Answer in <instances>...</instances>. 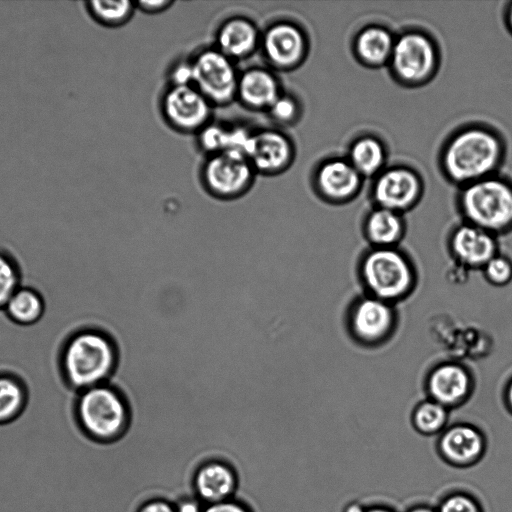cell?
Here are the masks:
<instances>
[{"mask_svg": "<svg viewBox=\"0 0 512 512\" xmlns=\"http://www.w3.org/2000/svg\"><path fill=\"white\" fill-rule=\"evenodd\" d=\"M506 142L494 127L470 122L454 129L443 141L437 156L442 177L457 188L499 173Z\"/></svg>", "mask_w": 512, "mask_h": 512, "instance_id": "6da1fadb", "label": "cell"}, {"mask_svg": "<svg viewBox=\"0 0 512 512\" xmlns=\"http://www.w3.org/2000/svg\"><path fill=\"white\" fill-rule=\"evenodd\" d=\"M118 347L102 324L72 329L59 344L56 369L61 383L74 394L109 382L118 365Z\"/></svg>", "mask_w": 512, "mask_h": 512, "instance_id": "7a4b0ae2", "label": "cell"}, {"mask_svg": "<svg viewBox=\"0 0 512 512\" xmlns=\"http://www.w3.org/2000/svg\"><path fill=\"white\" fill-rule=\"evenodd\" d=\"M71 411L79 432L99 444L119 440L131 425L129 404L111 382L75 393Z\"/></svg>", "mask_w": 512, "mask_h": 512, "instance_id": "3957f363", "label": "cell"}, {"mask_svg": "<svg viewBox=\"0 0 512 512\" xmlns=\"http://www.w3.org/2000/svg\"><path fill=\"white\" fill-rule=\"evenodd\" d=\"M364 294L393 305L405 300L418 285V271L411 257L398 247H369L357 264Z\"/></svg>", "mask_w": 512, "mask_h": 512, "instance_id": "277c9868", "label": "cell"}, {"mask_svg": "<svg viewBox=\"0 0 512 512\" xmlns=\"http://www.w3.org/2000/svg\"><path fill=\"white\" fill-rule=\"evenodd\" d=\"M455 203L461 221L497 237L512 231V181L499 173L458 188Z\"/></svg>", "mask_w": 512, "mask_h": 512, "instance_id": "5b68a950", "label": "cell"}, {"mask_svg": "<svg viewBox=\"0 0 512 512\" xmlns=\"http://www.w3.org/2000/svg\"><path fill=\"white\" fill-rule=\"evenodd\" d=\"M441 50L434 36L419 27H407L396 33L388 71L405 88L427 85L441 65Z\"/></svg>", "mask_w": 512, "mask_h": 512, "instance_id": "8992f818", "label": "cell"}, {"mask_svg": "<svg viewBox=\"0 0 512 512\" xmlns=\"http://www.w3.org/2000/svg\"><path fill=\"white\" fill-rule=\"evenodd\" d=\"M345 324L356 344L374 348L395 334L398 314L395 305L363 293L348 306Z\"/></svg>", "mask_w": 512, "mask_h": 512, "instance_id": "52a82bcc", "label": "cell"}, {"mask_svg": "<svg viewBox=\"0 0 512 512\" xmlns=\"http://www.w3.org/2000/svg\"><path fill=\"white\" fill-rule=\"evenodd\" d=\"M424 192L425 182L418 170L406 164H394L371 179L369 199L372 206L405 215L420 203Z\"/></svg>", "mask_w": 512, "mask_h": 512, "instance_id": "ba28073f", "label": "cell"}, {"mask_svg": "<svg viewBox=\"0 0 512 512\" xmlns=\"http://www.w3.org/2000/svg\"><path fill=\"white\" fill-rule=\"evenodd\" d=\"M193 86L212 104H227L237 95L239 76L232 59L218 49L201 52L192 61Z\"/></svg>", "mask_w": 512, "mask_h": 512, "instance_id": "9c48e42d", "label": "cell"}, {"mask_svg": "<svg viewBox=\"0 0 512 512\" xmlns=\"http://www.w3.org/2000/svg\"><path fill=\"white\" fill-rule=\"evenodd\" d=\"M365 179L343 156H330L314 169L312 185L316 195L330 205H345L355 200Z\"/></svg>", "mask_w": 512, "mask_h": 512, "instance_id": "30bf717a", "label": "cell"}, {"mask_svg": "<svg viewBox=\"0 0 512 512\" xmlns=\"http://www.w3.org/2000/svg\"><path fill=\"white\" fill-rule=\"evenodd\" d=\"M488 441L481 428L469 422L448 425L438 436L435 451L448 466L467 469L485 457Z\"/></svg>", "mask_w": 512, "mask_h": 512, "instance_id": "8fae6325", "label": "cell"}, {"mask_svg": "<svg viewBox=\"0 0 512 512\" xmlns=\"http://www.w3.org/2000/svg\"><path fill=\"white\" fill-rule=\"evenodd\" d=\"M254 168L249 159L234 151L213 154L203 169L209 191L220 198L241 195L251 184Z\"/></svg>", "mask_w": 512, "mask_h": 512, "instance_id": "7c38bea8", "label": "cell"}, {"mask_svg": "<svg viewBox=\"0 0 512 512\" xmlns=\"http://www.w3.org/2000/svg\"><path fill=\"white\" fill-rule=\"evenodd\" d=\"M424 386L427 398L452 410L470 399L475 380L465 365L455 361H444L429 370Z\"/></svg>", "mask_w": 512, "mask_h": 512, "instance_id": "4fadbf2b", "label": "cell"}, {"mask_svg": "<svg viewBox=\"0 0 512 512\" xmlns=\"http://www.w3.org/2000/svg\"><path fill=\"white\" fill-rule=\"evenodd\" d=\"M447 248L451 258L467 270H482L499 253L497 236L461 221L450 231Z\"/></svg>", "mask_w": 512, "mask_h": 512, "instance_id": "5bb4252c", "label": "cell"}, {"mask_svg": "<svg viewBox=\"0 0 512 512\" xmlns=\"http://www.w3.org/2000/svg\"><path fill=\"white\" fill-rule=\"evenodd\" d=\"M163 112L179 130H201L210 117L211 103L193 85L172 86L163 98Z\"/></svg>", "mask_w": 512, "mask_h": 512, "instance_id": "9a60e30c", "label": "cell"}, {"mask_svg": "<svg viewBox=\"0 0 512 512\" xmlns=\"http://www.w3.org/2000/svg\"><path fill=\"white\" fill-rule=\"evenodd\" d=\"M262 46L265 57L279 69H293L299 66L308 52L305 32L291 22H278L266 31Z\"/></svg>", "mask_w": 512, "mask_h": 512, "instance_id": "2e32d148", "label": "cell"}, {"mask_svg": "<svg viewBox=\"0 0 512 512\" xmlns=\"http://www.w3.org/2000/svg\"><path fill=\"white\" fill-rule=\"evenodd\" d=\"M396 33L379 23H370L357 30L351 40L354 59L363 67L379 69L390 61Z\"/></svg>", "mask_w": 512, "mask_h": 512, "instance_id": "e0dca14e", "label": "cell"}, {"mask_svg": "<svg viewBox=\"0 0 512 512\" xmlns=\"http://www.w3.org/2000/svg\"><path fill=\"white\" fill-rule=\"evenodd\" d=\"M294 157L290 139L276 130H263L253 134L248 159L254 170L278 173L287 168Z\"/></svg>", "mask_w": 512, "mask_h": 512, "instance_id": "ac0fdd59", "label": "cell"}, {"mask_svg": "<svg viewBox=\"0 0 512 512\" xmlns=\"http://www.w3.org/2000/svg\"><path fill=\"white\" fill-rule=\"evenodd\" d=\"M404 216L389 209L372 206L362 221V234L369 247H398L407 230Z\"/></svg>", "mask_w": 512, "mask_h": 512, "instance_id": "d6986e66", "label": "cell"}, {"mask_svg": "<svg viewBox=\"0 0 512 512\" xmlns=\"http://www.w3.org/2000/svg\"><path fill=\"white\" fill-rule=\"evenodd\" d=\"M193 483L198 498L212 504L231 499L237 487V477L229 465L214 460L197 469Z\"/></svg>", "mask_w": 512, "mask_h": 512, "instance_id": "ffe728a7", "label": "cell"}, {"mask_svg": "<svg viewBox=\"0 0 512 512\" xmlns=\"http://www.w3.org/2000/svg\"><path fill=\"white\" fill-rule=\"evenodd\" d=\"M345 157L365 180H371L388 166L387 144L376 134L362 133L350 141Z\"/></svg>", "mask_w": 512, "mask_h": 512, "instance_id": "44dd1931", "label": "cell"}, {"mask_svg": "<svg viewBox=\"0 0 512 512\" xmlns=\"http://www.w3.org/2000/svg\"><path fill=\"white\" fill-rule=\"evenodd\" d=\"M281 95L276 77L263 68L245 71L238 79L237 96L253 109H269Z\"/></svg>", "mask_w": 512, "mask_h": 512, "instance_id": "7402d4cb", "label": "cell"}, {"mask_svg": "<svg viewBox=\"0 0 512 512\" xmlns=\"http://www.w3.org/2000/svg\"><path fill=\"white\" fill-rule=\"evenodd\" d=\"M258 41L254 23L240 17L226 21L217 33L218 50L230 59L247 57L255 50Z\"/></svg>", "mask_w": 512, "mask_h": 512, "instance_id": "603a6c76", "label": "cell"}, {"mask_svg": "<svg viewBox=\"0 0 512 512\" xmlns=\"http://www.w3.org/2000/svg\"><path fill=\"white\" fill-rule=\"evenodd\" d=\"M29 400L30 389L25 378L16 371L0 369V426L19 419Z\"/></svg>", "mask_w": 512, "mask_h": 512, "instance_id": "cb8c5ba5", "label": "cell"}, {"mask_svg": "<svg viewBox=\"0 0 512 512\" xmlns=\"http://www.w3.org/2000/svg\"><path fill=\"white\" fill-rule=\"evenodd\" d=\"M46 310L42 293L31 286H20L3 309L6 317L19 326L38 323Z\"/></svg>", "mask_w": 512, "mask_h": 512, "instance_id": "d4e9b609", "label": "cell"}, {"mask_svg": "<svg viewBox=\"0 0 512 512\" xmlns=\"http://www.w3.org/2000/svg\"><path fill=\"white\" fill-rule=\"evenodd\" d=\"M449 413L450 410L440 403L426 398L412 409L411 426L422 436H438L448 426Z\"/></svg>", "mask_w": 512, "mask_h": 512, "instance_id": "484cf974", "label": "cell"}, {"mask_svg": "<svg viewBox=\"0 0 512 512\" xmlns=\"http://www.w3.org/2000/svg\"><path fill=\"white\" fill-rule=\"evenodd\" d=\"M85 13L91 20L105 27L124 24L134 11V4L127 0H93L82 3Z\"/></svg>", "mask_w": 512, "mask_h": 512, "instance_id": "4316f807", "label": "cell"}, {"mask_svg": "<svg viewBox=\"0 0 512 512\" xmlns=\"http://www.w3.org/2000/svg\"><path fill=\"white\" fill-rule=\"evenodd\" d=\"M22 269L18 259L9 250L0 247V310L22 286Z\"/></svg>", "mask_w": 512, "mask_h": 512, "instance_id": "83f0119b", "label": "cell"}, {"mask_svg": "<svg viewBox=\"0 0 512 512\" xmlns=\"http://www.w3.org/2000/svg\"><path fill=\"white\" fill-rule=\"evenodd\" d=\"M435 507L437 512H485L478 497L463 489L448 491Z\"/></svg>", "mask_w": 512, "mask_h": 512, "instance_id": "f1b7e54d", "label": "cell"}, {"mask_svg": "<svg viewBox=\"0 0 512 512\" xmlns=\"http://www.w3.org/2000/svg\"><path fill=\"white\" fill-rule=\"evenodd\" d=\"M484 279L491 285L501 287L512 281V261L498 253L481 270Z\"/></svg>", "mask_w": 512, "mask_h": 512, "instance_id": "f546056e", "label": "cell"}, {"mask_svg": "<svg viewBox=\"0 0 512 512\" xmlns=\"http://www.w3.org/2000/svg\"><path fill=\"white\" fill-rule=\"evenodd\" d=\"M229 129L211 124L200 130L199 142L201 147L212 155L227 149Z\"/></svg>", "mask_w": 512, "mask_h": 512, "instance_id": "4dcf8cb0", "label": "cell"}, {"mask_svg": "<svg viewBox=\"0 0 512 512\" xmlns=\"http://www.w3.org/2000/svg\"><path fill=\"white\" fill-rule=\"evenodd\" d=\"M275 121L289 124L298 119L300 109L298 101L290 96L281 94L268 109Z\"/></svg>", "mask_w": 512, "mask_h": 512, "instance_id": "1f68e13d", "label": "cell"}, {"mask_svg": "<svg viewBox=\"0 0 512 512\" xmlns=\"http://www.w3.org/2000/svg\"><path fill=\"white\" fill-rule=\"evenodd\" d=\"M173 86H192L193 85V66L192 62H180L174 66L171 72Z\"/></svg>", "mask_w": 512, "mask_h": 512, "instance_id": "d6a6232c", "label": "cell"}, {"mask_svg": "<svg viewBox=\"0 0 512 512\" xmlns=\"http://www.w3.org/2000/svg\"><path fill=\"white\" fill-rule=\"evenodd\" d=\"M203 512H249V510L241 503L228 499L208 504Z\"/></svg>", "mask_w": 512, "mask_h": 512, "instance_id": "836d02e7", "label": "cell"}, {"mask_svg": "<svg viewBox=\"0 0 512 512\" xmlns=\"http://www.w3.org/2000/svg\"><path fill=\"white\" fill-rule=\"evenodd\" d=\"M139 512H176L175 506L167 501L156 499L142 505Z\"/></svg>", "mask_w": 512, "mask_h": 512, "instance_id": "e575fe53", "label": "cell"}, {"mask_svg": "<svg viewBox=\"0 0 512 512\" xmlns=\"http://www.w3.org/2000/svg\"><path fill=\"white\" fill-rule=\"evenodd\" d=\"M202 506L196 500L185 499L175 506L176 512H203Z\"/></svg>", "mask_w": 512, "mask_h": 512, "instance_id": "d590c367", "label": "cell"}, {"mask_svg": "<svg viewBox=\"0 0 512 512\" xmlns=\"http://www.w3.org/2000/svg\"><path fill=\"white\" fill-rule=\"evenodd\" d=\"M171 4L168 0L162 1H141L139 7L148 12H158L167 8Z\"/></svg>", "mask_w": 512, "mask_h": 512, "instance_id": "8d00e7d4", "label": "cell"}, {"mask_svg": "<svg viewBox=\"0 0 512 512\" xmlns=\"http://www.w3.org/2000/svg\"><path fill=\"white\" fill-rule=\"evenodd\" d=\"M404 512H437L435 506H431L425 503H419L410 506Z\"/></svg>", "mask_w": 512, "mask_h": 512, "instance_id": "74e56055", "label": "cell"}, {"mask_svg": "<svg viewBox=\"0 0 512 512\" xmlns=\"http://www.w3.org/2000/svg\"><path fill=\"white\" fill-rule=\"evenodd\" d=\"M365 508H366V505H364L363 503L359 502V501H350L348 502L342 512H364L365 511Z\"/></svg>", "mask_w": 512, "mask_h": 512, "instance_id": "f35d334b", "label": "cell"}, {"mask_svg": "<svg viewBox=\"0 0 512 512\" xmlns=\"http://www.w3.org/2000/svg\"><path fill=\"white\" fill-rule=\"evenodd\" d=\"M364 512H397L393 507L385 504L366 505Z\"/></svg>", "mask_w": 512, "mask_h": 512, "instance_id": "ab89813d", "label": "cell"}, {"mask_svg": "<svg viewBox=\"0 0 512 512\" xmlns=\"http://www.w3.org/2000/svg\"><path fill=\"white\" fill-rule=\"evenodd\" d=\"M504 401L507 409L512 414V379L506 385L504 393Z\"/></svg>", "mask_w": 512, "mask_h": 512, "instance_id": "60d3db41", "label": "cell"}, {"mask_svg": "<svg viewBox=\"0 0 512 512\" xmlns=\"http://www.w3.org/2000/svg\"><path fill=\"white\" fill-rule=\"evenodd\" d=\"M504 19L509 32L512 33V2L505 9Z\"/></svg>", "mask_w": 512, "mask_h": 512, "instance_id": "b9f144b4", "label": "cell"}]
</instances>
